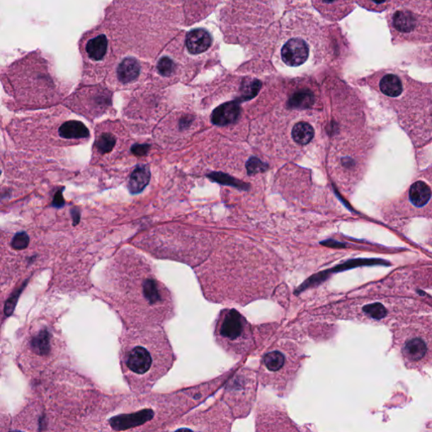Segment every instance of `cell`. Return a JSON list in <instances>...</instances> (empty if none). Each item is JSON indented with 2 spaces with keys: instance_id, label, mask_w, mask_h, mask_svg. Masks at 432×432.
Segmentation results:
<instances>
[{
  "instance_id": "6da1fadb",
  "label": "cell",
  "mask_w": 432,
  "mask_h": 432,
  "mask_svg": "<svg viewBox=\"0 0 432 432\" xmlns=\"http://www.w3.org/2000/svg\"><path fill=\"white\" fill-rule=\"evenodd\" d=\"M107 283L108 295L127 320L151 325L169 319L173 308L170 293L147 264H114Z\"/></svg>"
},
{
  "instance_id": "7a4b0ae2",
  "label": "cell",
  "mask_w": 432,
  "mask_h": 432,
  "mask_svg": "<svg viewBox=\"0 0 432 432\" xmlns=\"http://www.w3.org/2000/svg\"><path fill=\"white\" fill-rule=\"evenodd\" d=\"M383 104L393 108L416 147L432 139V90L399 69L377 70L365 78Z\"/></svg>"
},
{
  "instance_id": "3957f363",
  "label": "cell",
  "mask_w": 432,
  "mask_h": 432,
  "mask_svg": "<svg viewBox=\"0 0 432 432\" xmlns=\"http://www.w3.org/2000/svg\"><path fill=\"white\" fill-rule=\"evenodd\" d=\"M174 356L160 329L130 330L122 339L121 364L131 389L144 393L164 376Z\"/></svg>"
},
{
  "instance_id": "277c9868",
  "label": "cell",
  "mask_w": 432,
  "mask_h": 432,
  "mask_svg": "<svg viewBox=\"0 0 432 432\" xmlns=\"http://www.w3.org/2000/svg\"><path fill=\"white\" fill-rule=\"evenodd\" d=\"M386 20L393 45L432 43V0H394Z\"/></svg>"
},
{
  "instance_id": "5b68a950",
  "label": "cell",
  "mask_w": 432,
  "mask_h": 432,
  "mask_svg": "<svg viewBox=\"0 0 432 432\" xmlns=\"http://www.w3.org/2000/svg\"><path fill=\"white\" fill-rule=\"evenodd\" d=\"M220 343L235 353H244L251 343L250 328L246 319L235 310H227L220 315L216 326Z\"/></svg>"
},
{
  "instance_id": "8992f818",
  "label": "cell",
  "mask_w": 432,
  "mask_h": 432,
  "mask_svg": "<svg viewBox=\"0 0 432 432\" xmlns=\"http://www.w3.org/2000/svg\"><path fill=\"white\" fill-rule=\"evenodd\" d=\"M57 341L54 332L47 326L41 325L34 329L24 343L26 363L30 368H42L54 360L57 350ZM26 365V367H28Z\"/></svg>"
},
{
  "instance_id": "52a82bcc",
  "label": "cell",
  "mask_w": 432,
  "mask_h": 432,
  "mask_svg": "<svg viewBox=\"0 0 432 432\" xmlns=\"http://www.w3.org/2000/svg\"><path fill=\"white\" fill-rule=\"evenodd\" d=\"M401 215H421L432 218V167L419 176L403 198Z\"/></svg>"
},
{
  "instance_id": "ba28073f",
  "label": "cell",
  "mask_w": 432,
  "mask_h": 432,
  "mask_svg": "<svg viewBox=\"0 0 432 432\" xmlns=\"http://www.w3.org/2000/svg\"><path fill=\"white\" fill-rule=\"evenodd\" d=\"M309 55V44L299 37L288 39L280 50L281 59L289 67H299L305 64Z\"/></svg>"
},
{
  "instance_id": "9c48e42d",
  "label": "cell",
  "mask_w": 432,
  "mask_h": 432,
  "mask_svg": "<svg viewBox=\"0 0 432 432\" xmlns=\"http://www.w3.org/2000/svg\"><path fill=\"white\" fill-rule=\"evenodd\" d=\"M312 4L325 19L331 21H341L355 8V0H312Z\"/></svg>"
},
{
  "instance_id": "30bf717a",
  "label": "cell",
  "mask_w": 432,
  "mask_h": 432,
  "mask_svg": "<svg viewBox=\"0 0 432 432\" xmlns=\"http://www.w3.org/2000/svg\"><path fill=\"white\" fill-rule=\"evenodd\" d=\"M109 40L107 35L96 30L84 43L83 52L94 63L103 62L108 54Z\"/></svg>"
},
{
  "instance_id": "8fae6325",
  "label": "cell",
  "mask_w": 432,
  "mask_h": 432,
  "mask_svg": "<svg viewBox=\"0 0 432 432\" xmlns=\"http://www.w3.org/2000/svg\"><path fill=\"white\" fill-rule=\"evenodd\" d=\"M213 38L208 30L203 28L193 29L187 34L185 45L189 54H204L212 45Z\"/></svg>"
},
{
  "instance_id": "7c38bea8",
  "label": "cell",
  "mask_w": 432,
  "mask_h": 432,
  "mask_svg": "<svg viewBox=\"0 0 432 432\" xmlns=\"http://www.w3.org/2000/svg\"><path fill=\"white\" fill-rule=\"evenodd\" d=\"M240 116V106L237 101H229L216 108L211 115L215 125L224 126L234 123Z\"/></svg>"
},
{
  "instance_id": "4fadbf2b",
  "label": "cell",
  "mask_w": 432,
  "mask_h": 432,
  "mask_svg": "<svg viewBox=\"0 0 432 432\" xmlns=\"http://www.w3.org/2000/svg\"><path fill=\"white\" fill-rule=\"evenodd\" d=\"M142 72V65L135 57H125L116 69L117 78L122 84H130L137 79Z\"/></svg>"
},
{
  "instance_id": "5bb4252c",
  "label": "cell",
  "mask_w": 432,
  "mask_h": 432,
  "mask_svg": "<svg viewBox=\"0 0 432 432\" xmlns=\"http://www.w3.org/2000/svg\"><path fill=\"white\" fill-rule=\"evenodd\" d=\"M428 343L426 339L417 336V335L407 339L403 346V353L405 358L412 363H419L424 359L428 353Z\"/></svg>"
},
{
  "instance_id": "9a60e30c",
  "label": "cell",
  "mask_w": 432,
  "mask_h": 432,
  "mask_svg": "<svg viewBox=\"0 0 432 432\" xmlns=\"http://www.w3.org/2000/svg\"><path fill=\"white\" fill-rule=\"evenodd\" d=\"M151 178V173L147 166L136 167L130 176L129 189L131 193H139L147 186Z\"/></svg>"
},
{
  "instance_id": "2e32d148",
  "label": "cell",
  "mask_w": 432,
  "mask_h": 432,
  "mask_svg": "<svg viewBox=\"0 0 432 432\" xmlns=\"http://www.w3.org/2000/svg\"><path fill=\"white\" fill-rule=\"evenodd\" d=\"M59 135L64 139H84L89 137L90 133L82 123L69 121L59 127Z\"/></svg>"
},
{
  "instance_id": "e0dca14e",
  "label": "cell",
  "mask_w": 432,
  "mask_h": 432,
  "mask_svg": "<svg viewBox=\"0 0 432 432\" xmlns=\"http://www.w3.org/2000/svg\"><path fill=\"white\" fill-rule=\"evenodd\" d=\"M314 92L307 88H302L290 96L288 107L290 108H309L314 104Z\"/></svg>"
},
{
  "instance_id": "ac0fdd59",
  "label": "cell",
  "mask_w": 432,
  "mask_h": 432,
  "mask_svg": "<svg viewBox=\"0 0 432 432\" xmlns=\"http://www.w3.org/2000/svg\"><path fill=\"white\" fill-rule=\"evenodd\" d=\"M314 130L309 123L301 122L297 123L292 130V137L300 144H307L314 139Z\"/></svg>"
},
{
  "instance_id": "d6986e66",
  "label": "cell",
  "mask_w": 432,
  "mask_h": 432,
  "mask_svg": "<svg viewBox=\"0 0 432 432\" xmlns=\"http://www.w3.org/2000/svg\"><path fill=\"white\" fill-rule=\"evenodd\" d=\"M174 57L171 55H165L161 57L156 65L157 72L159 76L164 78L173 76L176 73L178 65Z\"/></svg>"
},
{
  "instance_id": "ffe728a7",
  "label": "cell",
  "mask_w": 432,
  "mask_h": 432,
  "mask_svg": "<svg viewBox=\"0 0 432 432\" xmlns=\"http://www.w3.org/2000/svg\"><path fill=\"white\" fill-rule=\"evenodd\" d=\"M263 364L268 372H279L284 368L285 357L280 351H271L264 356Z\"/></svg>"
},
{
  "instance_id": "44dd1931",
  "label": "cell",
  "mask_w": 432,
  "mask_h": 432,
  "mask_svg": "<svg viewBox=\"0 0 432 432\" xmlns=\"http://www.w3.org/2000/svg\"><path fill=\"white\" fill-rule=\"evenodd\" d=\"M355 1L365 10L382 13L389 10L394 0H355Z\"/></svg>"
},
{
  "instance_id": "7402d4cb",
  "label": "cell",
  "mask_w": 432,
  "mask_h": 432,
  "mask_svg": "<svg viewBox=\"0 0 432 432\" xmlns=\"http://www.w3.org/2000/svg\"><path fill=\"white\" fill-rule=\"evenodd\" d=\"M413 55L414 60L418 64L424 66V67L432 68V43L428 47L421 48L420 50H417Z\"/></svg>"
},
{
  "instance_id": "603a6c76",
  "label": "cell",
  "mask_w": 432,
  "mask_h": 432,
  "mask_svg": "<svg viewBox=\"0 0 432 432\" xmlns=\"http://www.w3.org/2000/svg\"><path fill=\"white\" fill-rule=\"evenodd\" d=\"M209 177L215 181V182H217L220 184L230 185V186L241 189L248 188V185H246L245 183L240 182V181L233 178L227 174L213 173L209 175Z\"/></svg>"
},
{
  "instance_id": "cb8c5ba5",
  "label": "cell",
  "mask_w": 432,
  "mask_h": 432,
  "mask_svg": "<svg viewBox=\"0 0 432 432\" xmlns=\"http://www.w3.org/2000/svg\"><path fill=\"white\" fill-rule=\"evenodd\" d=\"M260 88H261V82L257 81V79L246 82L242 87L241 96L237 101H242L254 98L258 93Z\"/></svg>"
},
{
  "instance_id": "d4e9b609",
  "label": "cell",
  "mask_w": 432,
  "mask_h": 432,
  "mask_svg": "<svg viewBox=\"0 0 432 432\" xmlns=\"http://www.w3.org/2000/svg\"><path fill=\"white\" fill-rule=\"evenodd\" d=\"M115 143L116 140L112 135L103 134L96 140V147L101 153L105 154L111 152Z\"/></svg>"
},
{
  "instance_id": "484cf974",
  "label": "cell",
  "mask_w": 432,
  "mask_h": 432,
  "mask_svg": "<svg viewBox=\"0 0 432 432\" xmlns=\"http://www.w3.org/2000/svg\"><path fill=\"white\" fill-rule=\"evenodd\" d=\"M365 314L374 319H382L387 315V310L381 303H373L363 308Z\"/></svg>"
},
{
  "instance_id": "4316f807",
  "label": "cell",
  "mask_w": 432,
  "mask_h": 432,
  "mask_svg": "<svg viewBox=\"0 0 432 432\" xmlns=\"http://www.w3.org/2000/svg\"><path fill=\"white\" fill-rule=\"evenodd\" d=\"M246 167L249 175L263 173V171H266L268 169L266 163H263V161H260L259 159L256 157L250 158L249 161L246 162Z\"/></svg>"
},
{
  "instance_id": "83f0119b",
  "label": "cell",
  "mask_w": 432,
  "mask_h": 432,
  "mask_svg": "<svg viewBox=\"0 0 432 432\" xmlns=\"http://www.w3.org/2000/svg\"><path fill=\"white\" fill-rule=\"evenodd\" d=\"M29 237L25 232H19L15 235L11 241L12 248L16 250H23L28 248Z\"/></svg>"
},
{
  "instance_id": "f1b7e54d",
  "label": "cell",
  "mask_w": 432,
  "mask_h": 432,
  "mask_svg": "<svg viewBox=\"0 0 432 432\" xmlns=\"http://www.w3.org/2000/svg\"><path fill=\"white\" fill-rule=\"evenodd\" d=\"M149 149V144H136L133 147L131 148V152L135 154V156L142 157L147 155Z\"/></svg>"
},
{
  "instance_id": "f546056e",
  "label": "cell",
  "mask_w": 432,
  "mask_h": 432,
  "mask_svg": "<svg viewBox=\"0 0 432 432\" xmlns=\"http://www.w3.org/2000/svg\"><path fill=\"white\" fill-rule=\"evenodd\" d=\"M64 205V200L63 198V193L62 191H59L56 193L55 197L54 202H52V205L57 207V208H59Z\"/></svg>"
},
{
  "instance_id": "4dcf8cb0",
  "label": "cell",
  "mask_w": 432,
  "mask_h": 432,
  "mask_svg": "<svg viewBox=\"0 0 432 432\" xmlns=\"http://www.w3.org/2000/svg\"><path fill=\"white\" fill-rule=\"evenodd\" d=\"M74 224H77L79 220V211L76 209H74L72 212Z\"/></svg>"
}]
</instances>
